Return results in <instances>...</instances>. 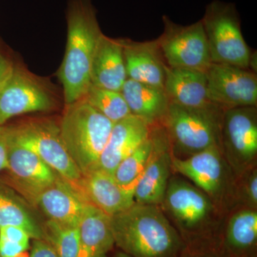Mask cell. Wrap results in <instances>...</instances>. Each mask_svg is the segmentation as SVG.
Segmentation results:
<instances>
[{"label": "cell", "mask_w": 257, "mask_h": 257, "mask_svg": "<svg viewBox=\"0 0 257 257\" xmlns=\"http://www.w3.org/2000/svg\"><path fill=\"white\" fill-rule=\"evenodd\" d=\"M8 153L6 127L0 126V173L8 167Z\"/></svg>", "instance_id": "31"}, {"label": "cell", "mask_w": 257, "mask_h": 257, "mask_svg": "<svg viewBox=\"0 0 257 257\" xmlns=\"http://www.w3.org/2000/svg\"><path fill=\"white\" fill-rule=\"evenodd\" d=\"M246 175L242 184L243 200L250 209H256L257 207V170L254 167L246 171Z\"/></svg>", "instance_id": "29"}, {"label": "cell", "mask_w": 257, "mask_h": 257, "mask_svg": "<svg viewBox=\"0 0 257 257\" xmlns=\"http://www.w3.org/2000/svg\"><path fill=\"white\" fill-rule=\"evenodd\" d=\"M78 257H106L115 244L110 216L87 204L79 224Z\"/></svg>", "instance_id": "22"}, {"label": "cell", "mask_w": 257, "mask_h": 257, "mask_svg": "<svg viewBox=\"0 0 257 257\" xmlns=\"http://www.w3.org/2000/svg\"><path fill=\"white\" fill-rule=\"evenodd\" d=\"M208 97L226 110L257 105L256 73L229 64L212 63L206 72Z\"/></svg>", "instance_id": "9"}, {"label": "cell", "mask_w": 257, "mask_h": 257, "mask_svg": "<svg viewBox=\"0 0 257 257\" xmlns=\"http://www.w3.org/2000/svg\"><path fill=\"white\" fill-rule=\"evenodd\" d=\"M30 235L18 226L0 227V255L2 257H18L30 248Z\"/></svg>", "instance_id": "28"}, {"label": "cell", "mask_w": 257, "mask_h": 257, "mask_svg": "<svg viewBox=\"0 0 257 257\" xmlns=\"http://www.w3.org/2000/svg\"><path fill=\"white\" fill-rule=\"evenodd\" d=\"M224 111L215 104L192 108L170 104L163 123L170 145L189 156L211 147H221Z\"/></svg>", "instance_id": "4"}, {"label": "cell", "mask_w": 257, "mask_h": 257, "mask_svg": "<svg viewBox=\"0 0 257 257\" xmlns=\"http://www.w3.org/2000/svg\"><path fill=\"white\" fill-rule=\"evenodd\" d=\"M67 21V47L58 75L69 105L82 99L90 86L93 58L103 33L91 0H70Z\"/></svg>", "instance_id": "1"}, {"label": "cell", "mask_w": 257, "mask_h": 257, "mask_svg": "<svg viewBox=\"0 0 257 257\" xmlns=\"http://www.w3.org/2000/svg\"><path fill=\"white\" fill-rule=\"evenodd\" d=\"M221 150L236 174L250 169L257 156L256 106L224 111L221 125Z\"/></svg>", "instance_id": "8"}, {"label": "cell", "mask_w": 257, "mask_h": 257, "mask_svg": "<svg viewBox=\"0 0 257 257\" xmlns=\"http://www.w3.org/2000/svg\"><path fill=\"white\" fill-rule=\"evenodd\" d=\"M87 204L80 192L60 175L36 202L49 219L71 227L79 226Z\"/></svg>", "instance_id": "17"}, {"label": "cell", "mask_w": 257, "mask_h": 257, "mask_svg": "<svg viewBox=\"0 0 257 257\" xmlns=\"http://www.w3.org/2000/svg\"><path fill=\"white\" fill-rule=\"evenodd\" d=\"M163 202L176 220L187 229L202 225L212 210L207 194L182 179L169 182Z\"/></svg>", "instance_id": "16"}, {"label": "cell", "mask_w": 257, "mask_h": 257, "mask_svg": "<svg viewBox=\"0 0 257 257\" xmlns=\"http://www.w3.org/2000/svg\"><path fill=\"white\" fill-rule=\"evenodd\" d=\"M225 241L230 251L236 254H243L256 246V209H242L231 216L226 228Z\"/></svg>", "instance_id": "24"}, {"label": "cell", "mask_w": 257, "mask_h": 257, "mask_svg": "<svg viewBox=\"0 0 257 257\" xmlns=\"http://www.w3.org/2000/svg\"><path fill=\"white\" fill-rule=\"evenodd\" d=\"M132 114L150 126L163 122L170 101L165 89L127 79L121 90Z\"/></svg>", "instance_id": "21"}, {"label": "cell", "mask_w": 257, "mask_h": 257, "mask_svg": "<svg viewBox=\"0 0 257 257\" xmlns=\"http://www.w3.org/2000/svg\"><path fill=\"white\" fill-rule=\"evenodd\" d=\"M242 257H246V256H242Z\"/></svg>", "instance_id": "36"}, {"label": "cell", "mask_w": 257, "mask_h": 257, "mask_svg": "<svg viewBox=\"0 0 257 257\" xmlns=\"http://www.w3.org/2000/svg\"><path fill=\"white\" fill-rule=\"evenodd\" d=\"M202 22L212 63L250 69L253 56L241 33L234 5L212 2L207 5Z\"/></svg>", "instance_id": "5"}, {"label": "cell", "mask_w": 257, "mask_h": 257, "mask_svg": "<svg viewBox=\"0 0 257 257\" xmlns=\"http://www.w3.org/2000/svg\"><path fill=\"white\" fill-rule=\"evenodd\" d=\"M164 89L170 104L199 108L211 105L206 72L166 67Z\"/></svg>", "instance_id": "20"}, {"label": "cell", "mask_w": 257, "mask_h": 257, "mask_svg": "<svg viewBox=\"0 0 257 257\" xmlns=\"http://www.w3.org/2000/svg\"><path fill=\"white\" fill-rule=\"evenodd\" d=\"M74 187L89 204L109 216L126 210L135 203L134 192L122 188L113 175L104 171H90L82 175Z\"/></svg>", "instance_id": "15"}, {"label": "cell", "mask_w": 257, "mask_h": 257, "mask_svg": "<svg viewBox=\"0 0 257 257\" xmlns=\"http://www.w3.org/2000/svg\"><path fill=\"white\" fill-rule=\"evenodd\" d=\"M151 130L146 121L133 114L114 123L94 170L113 175L120 162L148 140Z\"/></svg>", "instance_id": "14"}, {"label": "cell", "mask_w": 257, "mask_h": 257, "mask_svg": "<svg viewBox=\"0 0 257 257\" xmlns=\"http://www.w3.org/2000/svg\"><path fill=\"white\" fill-rule=\"evenodd\" d=\"M172 170L187 177L208 197L220 195L226 181L224 162L221 147L207 150L181 159L172 155Z\"/></svg>", "instance_id": "13"}, {"label": "cell", "mask_w": 257, "mask_h": 257, "mask_svg": "<svg viewBox=\"0 0 257 257\" xmlns=\"http://www.w3.org/2000/svg\"><path fill=\"white\" fill-rule=\"evenodd\" d=\"M127 79L121 40L103 34L96 46L91 68V84L121 92Z\"/></svg>", "instance_id": "19"}, {"label": "cell", "mask_w": 257, "mask_h": 257, "mask_svg": "<svg viewBox=\"0 0 257 257\" xmlns=\"http://www.w3.org/2000/svg\"><path fill=\"white\" fill-rule=\"evenodd\" d=\"M5 226L22 228L31 239H45L43 226L38 224L12 191L0 184V227Z\"/></svg>", "instance_id": "23"}, {"label": "cell", "mask_w": 257, "mask_h": 257, "mask_svg": "<svg viewBox=\"0 0 257 257\" xmlns=\"http://www.w3.org/2000/svg\"><path fill=\"white\" fill-rule=\"evenodd\" d=\"M114 243L130 257H175L182 241L157 205L135 203L110 216Z\"/></svg>", "instance_id": "2"}, {"label": "cell", "mask_w": 257, "mask_h": 257, "mask_svg": "<svg viewBox=\"0 0 257 257\" xmlns=\"http://www.w3.org/2000/svg\"><path fill=\"white\" fill-rule=\"evenodd\" d=\"M60 126L67 152L82 175L94 170L114 123L84 99L67 105Z\"/></svg>", "instance_id": "3"}, {"label": "cell", "mask_w": 257, "mask_h": 257, "mask_svg": "<svg viewBox=\"0 0 257 257\" xmlns=\"http://www.w3.org/2000/svg\"><path fill=\"white\" fill-rule=\"evenodd\" d=\"M83 99L114 124L132 114L121 92L90 84Z\"/></svg>", "instance_id": "25"}, {"label": "cell", "mask_w": 257, "mask_h": 257, "mask_svg": "<svg viewBox=\"0 0 257 257\" xmlns=\"http://www.w3.org/2000/svg\"><path fill=\"white\" fill-rule=\"evenodd\" d=\"M152 147L143 173L135 189L137 204L158 205L163 203L172 170V154L165 130H151Z\"/></svg>", "instance_id": "12"}, {"label": "cell", "mask_w": 257, "mask_h": 257, "mask_svg": "<svg viewBox=\"0 0 257 257\" xmlns=\"http://www.w3.org/2000/svg\"><path fill=\"white\" fill-rule=\"evenodd\" d=\"M152 147L150 134L148 140L121 161L115 169L113 177L122 188L135 193V187L145 170Z\"/></svg>", "instance_id": "26"}, {"label": "cell", "mask_w": 257, "mask_h": 257, "mask_svg": "<svg viewBox=\"0 0 257 257\" xmlns=\"http://www.w3.org/2000/svg\"><path fill=\"white\" fill-rule=\"evenodd\" d=\"M206 257H214V256H206Z\"/></svg>", "instance_id": "34"}, {"label": "cell", "mask_w": 257, "mask_h": 257, "mask_svg": "<svg viewBox=\"0 0 257 257\" xmlns=\"http://www.w3.org/2000/svg\"><path fill=\"white\" fill-rule=\"evenodd\" d=\"M54 105L50 92L25 69L15 66L0 88V126L14 116L49 111Z\"/></svg>", "instance_id": "10"}, {"label": "cell", "mask_w": 257, "mask_h": 257, "mask_svg": "<svg viewBox=\"0 0 257 257\" xmlns=\"http://www.w3.org/2000/svg\"><path fill=\"white\" fill-rule=\"evenodd\" d=\"M14 68L13 62L0 52V88L6 82Z\"/></svg>", "instance_id": "32"}, {"label": "cell", "mask_w": 257, "mask_h": 257, "mask_svg": "<svg viewBox=\"0 0 257 257\" xmlns=\"http://www.w3.org/2000/svg\"><path fill=\"white\" fill-rule=\"evenodd\" d=\"M45 239L52 245L58 257H78L79 226L71 227L49 219L43 226Z\"/></svg>", "instance_id": "27"}, {"label": "cell", "mask_w": 257, "mask_h": 257, "mask_svg": "<svg viewBox=\"0 0 257 257\" xmlns=\"http://www.w3.org/2000/svg\"><path fill=\"white\" fill-rule=\"evenodd\" d=\"M127 79L164 88L166 64L157 40L137 42L121 40Z\"/></svg>", "instance_id": "18"}, {"label": "cell", "mask_w": 257, "mask_h": 257, "mask_svg": "<svg viewBox=\"0 0 257 257\" xmlns=\"http://www.w3.org/2000/svg\"><path fill=\"white\" fill-rule=\"evenodd\" d=\"M165 30L157 42L167 67L207 72L211 62L202 20L187 26L163 17Z\"/></svg>", "instance_id": "7"}, {"label": "cell", "mask_w": 257, "mask_h": 257, "mask_svg": "<svg viewBox=\"0 0 257 257\" xmlns=\"http://www.w3.org/2000/svg\"><path fill=\"white\" fill-rule=\"evenodd\" d=\"M116 257H130L128 256V255H126V253H121V254L118 255Z\"/></svg>", "instance_id": "33"}, {"label": "cell", "mask_w": 257, "mask_h": 257, "mask_svg": "<svg viewBox=\"0 0 257 257\" xmlns=\"http://www.w3.org/2000/svg\"><path fill=\"white\" fill-rule=\"evenodd\" d=\"M0 257H2V256H1V255H0Z\"/></svg>", "instance_id": "35"}, {"label": "cell", "mask_w": 257, "mask_h": 257, "mask_svg": "<svg viewBox=\"0 0 257 257\" xmlns=\"http://www.w3.org/2000/svg\"><path fill=\"white\" fill-rule=\"evenodd\" d=\"M10 140L36 154L61 177L77 185L82 175L66 149L60 126L51 121H30L6 127Z\"/></svg>", "instance_id": "6"}, {"label": "cell", "mask_w": 257, "mask_h": 257, "mask_svg": "<svg viewBox=\"0 0 257 257\" xmlns=\"http://www.w3.org/2000/svg\"><path fill=\"white\" fill-rule=\"evenodd\" d=\"M7 133V131H6ZM8 138V167L10 184L27 200L36 204L37 198L50 187L58 174L36 154Z\"/></svg>", "instance_id": "11"}, {"label": "cell", "mask_w": 257, "mask_h": 257, "mask_svg": "<svg viewBox=\"0 0 257 257\" xmlns=\"http://www.w3.org/2000/svg\"><path fill=\"white\" fill-rule=\"evenodd\" d=\"M30 257H58L55 249L45 239H34Z\"/></svg>", "instance_id": "30"}]
</instances>
